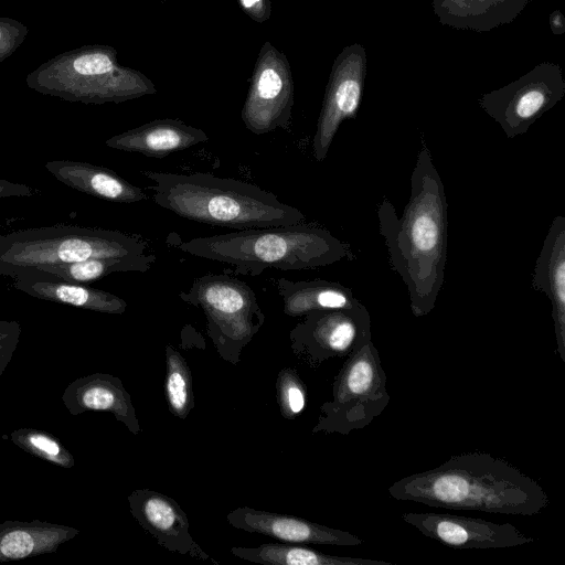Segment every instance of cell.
<instances>
[{
  "mask_svg": "<svg viewBox=\"0 0 565 565\" xmlns=\"http://www.w3.org/2000/svg\"><path fill=\"white\" fill-rule=\"evenodd\" d=\"M377 217L391 268L407 288L412 313L425 317L435 308L444 285L448 204L443 180L423 138L402 215L397 217L394 205L384 199Z\"/></svg>",
  "mask_w": 565,
  "mask_h": 565,
  "instance_id": "6da1fadb",
  "label": "cell"
},
{
  "mask_svg": "<svg viewBox=\"0 0 565 565\" xmlns=\"http://www.w3.org/2000/svg\"><path fill=\"white\" fill-rule=\"evenodd\" d=\"M388 494L433 508L535 515L550 503L544 488L504 458L475 450L392 483Z\"/></svg>",
  "mask_w": 565,
  "mask_h": 565,
  "instance_id": "7a4b0ae2",
  "label": "cell"
},
{
  "mask_svg": "<svg viewBox=\"0 0 565 565\" xmlns=\"http://www.w3.org/2000/svg\"><path fill=\"white\" fill-rule=\"evenodd\" d=\"M153 190V202L202 224L235 230L300 224L306 215L271 192L242 180L211 173L142 171Z\"/></svg>",
  "mask_w": 565,
  "mask_h": 565,
  "instance_id": "3957f363",
  "label": "cell"
},
{
  "mask_svg": "<svg viewBox=\"0 0 565 565\" xmlns=\"http://www.w3.org/2000/svg\"><path fill=\"white\" fill-rule=\"evenodd\" d=\"M178 247L196 257L228 264L235 274L249 276L269 268L310 269L354 257L350 245L305 222L195 237Z\"/></svg>",
  "mask_w": 565,
  "mask_h": 565,
  "instance_id": "277c9868",
  "label": "cell"
},
{
  "mask_svg": "<svg viewBox=\"0 0 565 565\" xmlns=\"http://www.w3.org/2000/svg\"><path fill=\"white\" fill-rule=\"evenodd\" d=\"M148 244L119 231L79 225L31 227L0 234V275L90 258L145 254Z\"/></svg>",
  "mask_w": 565,
  "mask_h": 565,
  "instance_id": "5b68a950",
  "label": "cell"
},
{
  "mask_svg": "<svg viewBox=\"0 0 565 565\" xmlns=\"http://www.w3.org/2000/svg\"><path fill=\"white\" fill-rule=\"evenodd\" d=\"M179 297L203 311L206 334L216 353L224 361L238 364L244 348L265 322L252 287L226 274H207L194 279Z\"/></svg>",
  "mask_w": 565,
  "mask_h": 565,
  "instance_id": "8992f818",
  "label": "cell"
},
{
  "mask_svg": "<svg viewBox=\"0 0 565 565\" xmlns=\"http://www.w3.org/2000/svg\"><path fill=\"white\" fill-rule=\"evenodd\" d=\"M380 353L369 341L345 358L334 376L332 396L321 404L312 433L349 435L370 425L390 403Z\"/></svg>",
  "mask_w": 565,
  "mask_h": 565,
  "instance_id": "52a82bcc",
  "label": "cell"
},
{
  "mask_svg": "<svg viewBox=\"0 0 565 565\" xmlns=\"http://www.w3.org/2000/svg\"><path fill=\"white\" fill-rule=\"evenodd\" d=\"M565 96L559 65L543 62L510 84L482 95L480 107L500 125L508 138L529 128Z\"/></svg>",
  "mask_w": 565,
  "mask_h": 565,
  "instance_id": "ba28073f",
  "label": "cell"
},
{
  "mask_svg": "<svg viewBox=\"0 0 565 565\" xmlns=\"http://www.w3.org/2000/svg\"><path fill=\"white\" fill-rule=\"evenodd\" d=\"M302 318L289 332L290 348L310 369L333 358H347L372 340L371 316L364 305L312 311Z\"/></svg>",
  "mask_w": 565,
  "mask_h": 565,
  "instance_id": "9c48e42d",
  "label": "cell"
},
{
  "mask_svg": "<svg viewBox=\"0 0 565 565\" xmlns=\"http://www.w3.org/2000/svg\"><path fill=\"white\" fill-rule=\"evenodd\" d=\"M295 85L286 55L267 41L259 50L241 117L255 135L288 129Z\"/></svg>",
  "mask_w": 565,
  "mask_h": 565,
  "instance_id": "30bf717a",
  "label": "cell"
},
{
  "mask_svg": "<svg viewBox=\"0 0 565 565\" xmlns=\"http://www.w3.org/2000/svg\"><path fill=\"white\" fill-rule=\"evenodd\" d=\"M366 75V53L359 43L345 46L335 57L312 139V154L323 161L332 141L347 119L359 110Z\"/></svg>",
  "mask_w": 565,
  "mask_h": 565,
  "instance_id": "8fae6325",
  "label": "cell"
},
{
  "mask_svg": "<svg viewBox=\"0 0 565 565\" xmlns=\"http://www.w3.org/2000/svg\"><path fill=\"white\" fill-rule=\"evenodd\" d=\"M402 519L425 536L452 548H502L534 542L509 522L437 512H404Z\"/></svg>",
  "mask_w": 565,
  "mask_h": 565,
  "instance_id": "7c38bea8",
  "label": "cell"
},
{
  "mask_svg": "<svg viewBox=\"0 0 565 565\" xmlns=\"http://www.w3.org/2000/svg\"><path fill=\"white\" fill-rule=\"evenodd\" d=\"M128 505L136 522L161 547L218 565L194 541L190 534V521L173 498L150 489H136L128 495Z\"/></svg>",
  "mask_w": 565,
  "mask_h": 565,
  "instance_id": "4fadbf2b",
  "label": "cell"
},
{
  "mask_svg": "<svg viewBox=\"0 0 565 565\" xmlns=\"http://www.w3.org/2000/svg\"><path fill=\"white\" fill-rule=\"evenodd\" d=\"M233 527L264 535L280 543L358 546L364 541L348 531L329 527L306 519L241 507L226 514Z\"/></svg>",
  "mask_w": 565,
  "mask_h": 565,
  "instance_id": "5bb4252c",
  "label": "cell"
},
{
  "mask_svg": "<svg viewBox=\"0 0 565 565\" xmlns=\"http://www.w3.org/2000/svg\"><path fill=\"white\" fill-rule=\"evenodd\" d=\"M532 288L543 291L552 305L555 353L565 362V216L552 221L536 258Z\"/></svg>",
  "mask_w": 565,
  "mask_h": 565,
  "instance_id": "9a60e30c",
  "label": "cell"
},
{
  "mask_svg": "<svg viewBox=\"0 0 565 565\" xmlns=\"http://www.w3.org/2000/svg\"><path fill=\"white\" fill-rule=\"evenodd\" d=\"M62 402L72 415L87 411L107 412L134 435L141 431L131 396L122 381L111 374L94 373L76 379L65 388Z\"/></svg>",
  "mask_w": 565,
  "mask_h": 565,
  "instance_id": "2e32d148",
  "label": "cell"
},
{
  "mask_svg": "<svg viewBox=\"0 0 565 565\" xmlns=\"http://www.w3.org/2000/svg\"><path fill=\"white\" fill-rule=\"evenodd\" d=\"M10 277L15 289L41 300L110 315H121L127 309L122 298L85 284L68 282L31 269L18 270Z\"/></svg>",
  "mask_w": 565,
  "mask_h": 565,
  "instance_id": "e0dca14e",
  "label": "cell"
},
{
  "mask_svg": "<svg viewBox=\"0 0 565 565\" xmlns=\"http://www.w3.org/2000/svg\"><path fill=\"white\" fill-rule=\"evenodd\" d=\"M200 128L178 119H156L106 140V146L146 157L163 158L177 151L207 141Z\"/></svg>",
  "mask_w": 565,
  "mask_h": 565,
  "instance_id": "ac0fdd59",
  "label": "cell"
},
{
  "mask_svg": "<svg viewBox=\"0 0 565 565\" xmlns=\"http://www.w3.org/2000/svg\"><path fill=\"white\" fill-rule=\"evenodd\" d=\"M44 167L61 183L97 199L116 203L147 200L142 189L105 167L74 160L47 161Z\"/></svg>",
  "mask_w": 565,
  "mask_h": 565,
  "instance_id": "d6986e66",
  "label": "cell"
},
{
  "mask_svg": "<svg viewBox=\"0 0 565 565\" xmlns=\"http://www.w3.org/2000/svg\"><path fill=\"white\" fill-rule=\"evenodd\" d=\"M75 527L46 521H4L0 524V563L54 553L76 536Z\"/></svg>",
  "mask_w": 565,
  "mask_h": 565,
  "instance_id": "ffe728a7",
  "label": "cell"
},
{
  "mask_svg": "<svg viewBox=\"0 0 565 565\" xmlns=\"http://www.w3.org/2000/svg\"><path fill=\"white\" fill-rule=\"evenodd\" d=\"M532 0H431L440 23L486 32L512 22Z\"/></svg>",
  "mask_w": 565,
  "mask_h": 565,
  "instance_id": "44dd1931",
  "label": "cell"
},
{
  "mask_svg": "<svg viewBox=\"0 0 565 565\" xmlns=\"http://www.w3.org/2000/svg\"><path fill=\"white\" fill-rule=\"evenodd\" d=\"M277 289L284 301V313L292 318L318 310L353 309L363 305L350 288L323 279L291 281L279 278Z\"/></svg>",
  "mask_w": 565,
  "mask_h": 565,
  "instance_id": "7402d4cb",
  "label": "cell"
},
{
  "mask_svg": "<svg viewBox=\"0 0 565 565\" xmlns=\"http://www.w3.org/2000/svg\"><path fill=\"white\" fill-rule=\"evenodd\" d=\"M230 551L243 561L262 565H393L381 559L330 555L289 543H264L253 547L234 546Z\"/></svg>",
  "mask_w": 565,
  "mask_h": 565,
  "instance_id": "603a6c76",
  "label": "cell"
},
{
  "mask_svg": "<svg viewBox=\"0 0 565 565\" xmlns=\"http://www.w3.org/2000/svg\"><path fill=\"white\" fill-rule=\"evenodd\" d=\"M156 262L153 254H141L121 258H90L67 264H54L38 268H28L68 282L88 284L113 273H146ZM22 270V269H21Z\"/></svg>",
  "mask_w": 565,
  "mask_h": 565,
  "instance_id": "cb8c5ba5",
  "label": "cell"
},
{
  "mask_svg": "<svg viewBox=\"0 0 565 565\" xmlns=\"http://www.w3.org/2000/svg\"><path fill=\"white\" fill-rule=\"evenodd\" d=\"M164 396L170 414L185 419L194 407L192 374L184 356L172 345L164 351Z\"/></svg>",
  "mask_w": 565,
  "mask_h": 565,
  "instance_id": "d4e9b609",
  "label": "cell"
},
{
  "mask_svg": "<svg viewBox=\"0 0 565 565\" xmlns=\"http://www.w3.org/2000/svg\"><path fill=\"white\" fill-rule=\"evenodd\" d=\"M10 439L24 451L53 465L72 468L75 463L73 455L64 445L46 431L21 428L12 431Z\"/></svg>",
  "mask_w": 565,
  "mask_h": 565,
  "instance_id": "484cf974",
  "label": "cell"
},
{
  "mask_svg": "<svg viewBox=\"0 0 565 565\" xmlns=\"http://www.w3.org/2000/svg\"><path fill=\"white\" fill-rule=\"evenodd\" d=\"M275 386L281 417L288 420L296 419L307 405V386L299 373L290 366L281 369Z\"/></svg>",
  "mask_w": 565,
  "mask_h": 565,
  "instance_id": "4316f807",
  "label": "cell"
},
{
  "mask_svg": "<svg viewBox=\"0 0 565 565\" xmlns=\"http://www.w3.org/2000/svg\"><path fill=\"white\" fill-rule=\"evenodd\" d=\"M84 76L104 75L118 70L114 56L106 51H97L78 56L73 64Z\"/></svg>",
  "mask_w": 565,
  "mask_h": 565,
  "instance_id": "83f0119b",
  "label": "cell"
},
{
  "mask_svg": "<svg viewBox=\"0 0 565 565\" xmlns=\"http://www.w3.org/2000/svg\"><path fill=\"white\" fill-rule=\"evenodd\" d=\"M20 333L21 327L18 321H0V375L18 347Z\"/></svg>",
  "mask_w": 565,
  "mask_h": 565,
  "instance_id": "f1b7e54d",
  "label": "cell"
},
{
  "mask_svg": "<svg viewBox=\"0 0 565 565\" xmlns=\"http://www.w3.org/2000/svg\"><path fill=\"white\" fill-rule=\"evenodd\" d=\"M241 9L255 22L263 23L271 15L270 0H237Z\"/></svg>",
  "mask_w": 565,
  "mask_h": 565,
  "instance_id": "f546056e",
  "label": "cell"
},
{
  "mask_svg": "<svg viewBox=\"0 0 565 565\" xmlns=\"http://www.w3.org/2000/svg\"><path fill=\"white\" fill-rule=\"evenodd\" d=\"M40 190L26 185L24 183L12 182L0 179V199L4 198H23L39 194Z\"/></svg>",
  "mask_w": 565,
  "mask_h": 565,
  "instance_id": "4dcf8cb0",
  "label": "cell"
},
{
  "mask_svg": "<svg viewBox=\"0 0 565 565\" xmlns=\"http://www.w3.org/2000/svg\"><path fill=\"white\" fill-rule=\"evenodd\" d=\"M551 30L555 35H561L565 32V20L561 11L555 10L550 15Z\"/></svg>",
  "mask_w": 565,
  "mask_h": 565,
  "instance_id": "1f68e13d",
  "label": "cell"
},
{
  "mask_svg": "<svg viewBox=\"0 0 565 565\" xmlns=\"http://www.w3.org/2000/svg\"><path fill=\"white\" fill-rule=\"evenodd\" d=\"M0 228H1V221H0ZM1 234V233H0Z\"/></svg>",
  "mask_w": 565,
  "mask_h": 565,
  "instance_id": "d6a6232c",
  "label": "cell"
},
{
  "mask_svg": "<svg viewBox=\"0 0 565 565\" xmlns=\"http://www.w3.org/2000/svg\"><path fill=\"white\" fill-rule=\"evenodd\" d=\"M161 1H168V0H161Z\"/></svg>",
  "mask_w": 565,
  "mask_h": 565,
  "instance_id": "836d02e7",
  "label": "cell"
}]
</instances>
